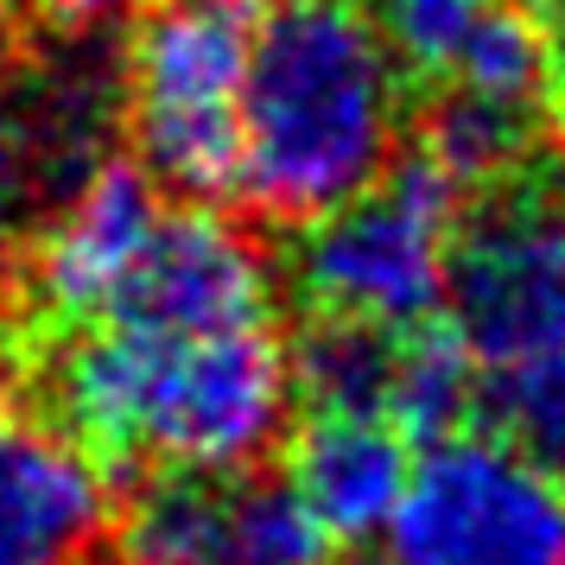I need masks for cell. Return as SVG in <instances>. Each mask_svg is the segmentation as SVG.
I'll list each match as a JSON object with an SVG mask.
<instances>
[{"instance_id":"cell-4","label":"cell","mask_w":565,"mask_h":565,"mask_svg":"<svg viewBox=\"0 0 565 565\" xmlns=\"http://www.w3.org/2000/svg\"><path fill=\"white\" fill-rule=\"evenodd\" d=\"M458 184L426 153L394 159L375 184L311 216L292 248V280L318 318L419 331L445 306V267L458 242Z\"/></svg>"},{"instance_id":"cell-5","label":"cell","mask_w":565,"mask_h":565,"mask_svg":"<svg viewBox=\"0 0 565 565\" xmlns=\"http://www.w3.org/2000/svg\"><path fill=\"white\" fill-rule=\"evenodd\" d=\"M445 331L489 375L565 362V184L509 179L458 223Z\"/></svg>"},{"instance_id":"cell-3","label":"cell","mask_w":565,"mask_h":565,"mask_svg":"<svg viewBox=\"0 0 565 565\" xmlns=\"http://www.w3.org/2000/svg\"><path fill=\"white\" fill-rule=\"evenodd\" d=\"M267 0H153L121 71L134 166L179 198H223L242 166V89Z\"/></svg>"},{"instance_id":"cell-18","label":"cell","mask_w":565,"mask_h":565,"mask_svg":"<svg viewBox=\"0 0 565 565\" xmlns=\"http://www.w3.org/2000/svg\"><path fill=\"white\" fill-rule=\"evenodd\" d=\"M45 7V20L64 32H96L108 26V20H121L128 7H147V0H39Z\"/></svg>"},{"instance_id":"cell-16","label":"cell","mask_w":565,"mask_h":565,"mask_svg":"<svg viewBox=\"0 0 565 565\" xmlns=\"http://www.w3.org/2000/svg\"><path fill=\"white\" fill-rule=\"evenodd\" d=\"M495 419L527 458H540L565 483V362L495 375Z\"/></svg>"},{"instance_id":"cell-19","label":"cell","mask_w":565,"mask_h":565,"mask_svg":"<svg viewBox=\"0 0 565 565\" xmlns=\"http://www.w3.org/2000/svg\"><path fill=\"white\" fill-rule=\"evenodd\" d=\"M546 45H553V83L565 96V0H553V13H546Z\"/></svg>"},{"instance_id":"cell-2","label":"cell","mask_w":565,"mask_h":565,"mask_svg":"<svg viewBox=\"0 0 565 565\" xmlns=\"http://www.w3.org/2000/svg\"><path fill=\"white\" fill-rule=\"evenodd\" d=\"M407 83L387 32L350 0H267L242 89L235 191L311 223L401 159Z\"/></svg>"},{"instance_id":"cell-7","label":"cell","mask_w":565,"mask_h":565,"mask_svg":"<svg viewBox=\"0 0 565 565\" xmlns=\"http://www.w3.org/2000/svg\"><path fill=\"white\" fill-rule=\"evenodd\" d=\"M128 565H337L331 527L286 477L159 470L121 514Z\"/></svg>"},{"instance_id":"cell-10","label":"cell","mask_w":565,"mask_h":565,"mask_svg":"<svg viewBox=\"0 0 565 565\" xmlns=\"http://www.w3.org/2000/svg\"><path fill=\"white\" fill-rule=\"evenodd\" d=\"M159 331H230L274 318V267L248 235L216 210H166L147 255L103 311Z\"/></svg>"},{"instance_id":"cell-9","label":"cell","mask_w":565,"mask_h":565,"mask_svg":"<svg viewBox=\"0 0 565 565\" xmlns=\"http://www.w3.org/2000/svg\"><path fill=\"white\" fill-rule=\"evenodd\" d=\"M108 527L103 458L71 426L0 413V565H89Z\"/></svg>"},{"instance_id":"cell-15","label":"cell","mask_w":565,"mask_h":565,"mask_svg":"<svg viewBox=\"0 0 565 565\" xmlns=\"http://www.w3.org/2000/svg\"><path fill=\"white\" fill-rule=\"evenodd\" d=\"M350 7H362L387 32V45H394L401 64L438 77L451 64V52L463 45V32L483 20L489 0H350Z\"/></svg>"},{"instance_id":"cell-1","label":"cell","mask_w":565,"mask_h":565,"mask_svg":"<svg viewBox=\"0 0 565 565\" xmlns=\"http://www.w3.org/2000/svg\"><path fill=\"white\" fill-rule=\"evenodd\" d=\"M64 426L115 463L230 477L255 470L292 419V350L267 324L159 331L96 318L52 369Z\"/></svg>"},{"instance_id":"cell-14","label":"cell","mask_w":565,"mask_h":565,"mask_svg":"<svg viewBox=\"0 0 565 565\" xmlns=\"http://www.w3.org/2000/svg\"><path fill=\"white\" fill-rule=\"evenodd\" d=\"M477 407V362L451 331H401L394 350V387H387V419L419 438H451Z\"/></svg>"},{"instance_id":"cell-11","label":"cell","mask_w":565,"mask_h":565,"mask_svg":"<svg viewBox=\"0 0 565 565\" xmlns=\"http://www.w3.org/2000/svg\"><path fill=\"white\" fill-rule=\"evenodd\" d=\"M407 433L382 413H311L286 451V483L306 495V509L331 527L337 546L382 540L407 495Z\"/></svg>"},{"instance_id":"cell-8","label":"cell","mask_w":565,"mask_h":565,"mask_svg":"<svg viewBox=\"0 0 565 565\" xmlns=\"http://www.w3.org/2000/svg\"><path fill=\"white\" fill-rule=\"evenodd\" d=\"M159 216H166V204H159V184L147 166L96 159L83 179L57 191V210L39 230V248H32L39 306L57 324H96L134 280Z\"/></svg>"},{"instance_id":"cell-17","label":"cell","mask_w":565,"mask_h":565,"mask_svg":"<svg viewBox=\"0 0 565 565\" xmlns=\"http://www.w3.org/2000/svg\"><path fill=\"white\" fill-rule=\"evenodd\" d=\"M26 179H32L26 128H20V108L0 96V292H7V267H13V235H20Z\"/></svg>"},{"instance_id":"cell-6","label":"cell","mask_w":565,"mask_h":565,"mask_svg":"<svg viewBox=\"0 0 565 565\" xmlns=\"http://www.w3.org/2000/svg\"><path fill=\"white\" fill-rule=\"evenodd\" d=\"M387 565H565V483L509 433H451L413 463Z\"/></svg>"},{"instance_id":"cell-13","label":"cell","mask_w":565,"mask_h":565,"mask_svg":"<svg viewBox=\"0 0 565 565\" xmlns=\"http://www.w3.org/2000/svg\"><path fill=\"white\" fill-rule=\"evenodd\" d=\"M394 350H401V331L318 318V324L292 343V394H299L311 413H382L387 419Z\"/></svg>"},{"instance_id":"cell-12","label":"cell","mask_w":565,"mask_h":565,"mask_svg":"<svg viewBox=\"0 0 565 565\" xmlns=\"http://www.w3.org/2000/svg\"><path fill=\"white\" fill-rule=\"evenodd\" d=\"M540 128H546V115H534V108L438 89L433 115H426V159L458 191L463 184H509L527 172V159L540 147Z\"/></svg>"}]
</instances>
